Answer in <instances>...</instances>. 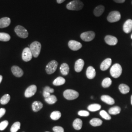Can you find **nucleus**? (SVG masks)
<instances>
[{"label": "nucleus", "mask_w": 132, "mask_h": 132, "mask_svg": "<svg viewBox=\"0 0 132 132\" xmlns=\"http://www.w3.org/2000/svg\"><path fill=\"white\" fill-rule=\"evenodd\" d=\"M83 3L80 0H73L67 5V9L71 10L78 11L83 7Z\"/></svg>", "instance_id": "f257e3e1"}, {"label": "nucleus", "mask_w": 132, "mask_h": 132, "mask_svg": "<svg viewBox=\"0 0 132 132\" xmlns=\"http://www.w3.org/2000/svg\"><path fill=\"white\" fill-rule=\"evenodd\" d=\"M122 72V69L121 65L119 64H115L112 66L110 69V73L111 76L114 78H117L121 76Z\"/></svg>", "instance_id": "f03ea898"}, {"label": "nucleus", "mask_w": 132, "mask_h": 132, "mask_svg": "<svg viewBox=\"0 0 132 132\" xmlns=\"http://www.w3.org/2000/svg\"><path fill=\"white\" fill-rule=\"evenodd\" d=\"M29 48L32 53L33 56L36 58L39 55L41 52V44L37 41H35L31 44Z\"/></svg>", "instance_id": "7ed1b4c3"}, {"label": "nucleus", "mask_w": 132, "mask_h": 132, "mask_svg": "<svg viewBox=\"0 0 132 132\" xmlns=\"http://www.w3.org/2000/svg\"><path fill=\"white\" fill-rule=\"evenodd\" d=\"M79 93L75 90H66L64 91L63 93V95L64 97L67 100H71L76 99L79 96Z\"/></svg>", "instance_id": "20e7f679"}, {"label": "nucleus", "mask_w": 132, "mask_h": 132, "mask_svg": "<svg viewBox=\"0 0 132 132\" xmlns=\"http://www.w3.org/2000/svg\"><path fill=\"white\" fill-rule=\"evenodd\" d=\"M15 32L21 38H26L28 37V31L26 28L21 26H17L15 27Z\"/></svg>", "instance_id": "39448f33"}, {"label": "nucleus", "mask_w": 132, "mask_h": 132, "mask_svg": "<svg viewBox=\"0 0 132 132\" xmlns=\"http://www.w3.org/2000/svg\"><path fill=\"white\" fill-rule=\"evenodd\" d=\"M121 18L120 13L118 11H113L111 12L107 17V20L110 23L118 22Z\"/></svg>", "instance_id": "423d86ee"}, {"label": "nucleus", "mask_w": 132, "mask_h": 132, "mask_svg": "<svg viewBox=\"0 0 132 132\" xmlns=\"http://www.w3.org/2000/svg\"><path fill=\"white\" fill-rule=\"evenodd\" d=\"M58 65V63L55 60H52L49 62L46 68V71L47 74L51 75L54 73L56 70Z\"/></svg>", "instance_id": "0eeeda50"}, {"label": "nucleus", "mask_w": 132, "mask_h": 132, "mask_svg": "<svg viewBox=\"0 0 132 132\" xmlns=\"http://www.w3.org/2000/svg\"><path fill=\"white\" fill-rule=\"evenodd\" d=\"M95 36V34L94 31H89L82 33L80 35V37L84 41L90 42L94 39Z\"/></svg>", "instance_id": "6e6552de"}, {"label": "nucleus", "mask_w": 132, "mask_h": 132, "mask_svg": "<svg viewBox=\"0 0 132 132\" xmlns=\"http://www.w3.org/2000/svg\"><path fill=\"white\" fill-rule=\"evenodd\" d=\"M32 56V53L29 47H26L24 48L22 52V59L24 61H29L31 60Z\"/></svg>", "instance_id": "1a4fd4ad"}, {"label": "nucleus", "mask_w": 132, "mask_h": 132, "mask_svg": "<svg viewBox=\"0 0 132 132\" xmlns=\"http://www.w3.org/2000/svg\"><path fill=\"white\" fill-rule=\"evenodd\" d=\"M37 91V87L35 85H32L30 86L26 90L24 93V96L29 98L33 96Z\"/></svg>", "instance_id": "9d476101"}, {"label": "nucleus", "mask_w": 132, "mask_h": 132, "mask_svg": "<svg viewBox=\"0 0 132 132\" xmlns=\"http://www.w3.org/2000/svg\"><path fill=\"white\" fill-rule=\"evenodd\" d=\"M68 46L70 49L74 51L79 50L82 47V44L80 42L75 40L70 41L68 43Z\"/></svg>", "instance_id": "9b49d317"}, {"label": "nucleus", "mask_w": 132, "mask_h": 132, "mask_svg": "<svg viewBox=\"0 0 132 132\" xmlns=\"http://www.w3.org/2000/svg\"><path fill=\"white\" fill-rule=\"evenodd\" d=\"M105 41L109 45L114 46L117 44L118 40L116 37L111 35H107L105 37Z\"/></svg>", "instance_id": "f8f14e48"}, {"label": "nucleus", "mask_w": 132, "mask_h": 132, "mask_svg": "<svg viewBox=\"0 0 132 132\" xmlns=\"http://www.w3.org/2000/svg\"><path fill=\"white\" fill-rule=\"evenodd\" d=\"M11 71L13 75L17 77H20L22 76L24 74L23 70L18 66H13L11 68Z\"/></svg>", "instance_id": "ddd939ff"}, {"label": "nucleus", "mask_w": 132, "mask_h": 132, "mask_svg": "<svg viewBox=\"0 0 132 132\" xmlns=\"http://www.w3.org/2000/svg\"><path fill=\"white\" fill-rule=\"evenodd\" d=\"M123 31L126 33H130L132 30V20L129 19L127 20L123 27Z\"/></svg>", "instance_id": "4468645a"}, {"label": "nucleus", "mask_w": 132, "mask_h": 132, "mask_svg": "<svg viewBox=\"0 0 132 132\" xmlns=\"http://www.w3.org/2000/svg\"><path fill=\"white\" fill-rule=\"evenodd\" d=\"M112 64V59L111 58H107L105 59L100 65V69L102 71H105L108 69Z\"/></svg>", "instance_id": "2eb2a0df"}, {"label": "nucleus", "mask_w": 132, "mask_h": 132, "mask_svg": "<svg viewBox=\"0 0 132 132\" xmlns=\"http://www.w3.org/2000/svg\"><path fill=\"white\" fill-rule=\"evenodd\" d=\"M84 66V60L82 59H79L76 62V63H75V71L77 72H81L83 70Z\"/></svg>", "instance_id": "dca6fc26"}, {"label": "nucleus", "mask_w": 132, "mask_h": 132, "mask_svg": "<svg viewBox=\"0 0 132 132\" xmlns=\"http://www.w3.org/2000/svg\"><path fill=\"white\" fill-rule=\"evenodd\" d=\"M96 75L95 70L94 67L92 66H90L88 68L86 71V76L88 79H92L94 78Z\"/></svg>", "instance_id": "f3484780"}, {"label": "nucleus", "mask_w": 132, "mask_h": 132, "mask_svg": "<svg viewBox=\"0 0 132 132\" xmlns=\"http://www.w3.org/2000/svg\"><path fill=\"white\" fill-rule=\"evenodd\" d=\"M11 23V20L9 17H4L0 19V28H5L9 27Z\"/></svg>", "instance_id": "a211bd4d"}, {"label": "nucleus", "mask_w": 132, "mask_h": 132, "mask_svg": "<svg viewBox=\"0 0 132 132\" xmlns=\"http://www.w3.org/2000/svg\"><path fill=\"white\" fill-rule=\"evenodd\" d=\"M105 7L102 5H99L94 9V14L96 17L100 16L104 12Z\"/></svg>", "instance_id": "6ab92c4d"}, {"label": "nucleus", "mask_w": 132, "mask_h": 132, "mask_svg": "<svg viewBox=\"0 0 132 132\" xmlns=\"http://www.w3.org/2000/svg\"><path fill=\"white\" fill-rule=\"evenodd\" d=\"M101 99L104 102L109 105H113L115 103L114 100L113 98L107 95H102L101 97Z\"/></svg>", "instance_id": "aec40b11"}, {"label": "nucleus", "mask_w": 132, "mask_h": 132, "mask_svg": "<svg viewBox=\"0 0 132 132\" xmlns=\"http://www.w3.org/2000/svg\"><path fill=\"white\" fill-rule=\"evenodd\" d=\"M60 70L63 75L67 76L68 75L70 71L69 66L67 63H63L60 67Z\"/></svg>", "instance_id": "412c9836"}, {"label": "nucleus", "mask_w": 132, "mask_h": 132, "mask_svg": "<svg viewBox=\"0 0 132 132\" xmlns=\"http://www.w3.org/2000/svg\"><path fill=\"white\" fill-rule=\"evenodd\" d=\"M43 107L42 102L40 101H34L32 105V108L34 112H38Z\"/></svg>", "instance_id": "4be33fe9"}, {"label": "nucleus", "mask_w": 132, "mask_h": 132, "mask_svg": "<svg viewBox=\"0 0 132 132\" xmlns=\"http://www.w3.org/2000/svg\"><path fill=\"white\" fill-rule=\"evenodd\" d=\"M82 121L79 118H76L73 122V127L76 130H80L82 127Z\"/></svg>", "instance_id": "5701e85b"}, {"label": "nucleus", "mask_w": 132, "mask_h": 132, "mask_svg": "<svg viewBox=\"0 0 132 132\" xmlns=\"http://www.w3.org/2000/svg\"><path fill=\"white\" fill-rule=\"evenodd\" d=\"M66 80L62 77H58L56 78L53 82V84L54 86H61L65 83Z\"/></svg>", "instance_id": "b1692460"}, {"label": "nucleus", "mask_w": 132, "mask_h": 132, "mask_svg": "<svg viewBox=\"0 0 132 132\" xmlns=\"http://www.w3.org/2000/svg\"><path fill=\"white\" fill-rule=\"evenodd\" d=\"M119 90L122 94H126L130 91V88L128 85L121 84L119 86Z\"/></svg>", "instance_id": "393cba45"}, {"label": "nucleus", "mask_w": 132, "mask_h": 132, "mask_svg": "<svg viewBox=\"0 0 132 132\" xmlns=\"http://www.w3.org/2000/svg\"><path fill=\"white\" fill-rule=\"evenodd\" d=\"M90 123L93 126L96 127L101 125L102 124V121L99 118H93L92 119L90 120Z\"/></svg>", "instance_id": "a878e982"}, {"label": "nucleus", "mask_w": 132, "mask_h": 132, "mask_svg": "<svg viewBox=\"0 0 132 132\" xmlns=\"http://www.w3.org/2000/svg\"><path fill=\"white\" fill-rule=\"evenodd\" d=\"M120 112L121 108L118 106H114L113 107L111 108L109 110V113L113 115L119 114L120 113Z\"/></svg>", "instance_id": "bb28decb"}, {"label": "nucleus", "mask_w": 132, "mask_h": 132, "mask_svg": "<svg viewBox=\"0 0 132 132\" xmlns=\"http://www.w3.org/2000/svg\"><path fill=\"white\" fill-rule=\"evenodd\" d=\"M45 101L49 104H53L56 103L57 99V97L54 95H51L50 96L45 99Z\"/></svg>", "instance_id": "cd10ccee"}, {"label": "nucleus", "mask_w": 132, "mask_h": 132, "mask_svg": "<svg viewBox=\"0 0 132 132\" xmlns=\"http://www.w3.org/2000/svg\"><path fill=\"white\" fill-rule=\"evenodd\" d=\"M101 108L100 105L98 104H93L89 105L88 107V110L91 112H95L98 111Z\"/></svg>", "instance_id": "c85d7f7f"}, {"label": "nucleus", "mask_w": 132, "mask_h": 132, "mask_svg": "<svg viewBox=\"0 0 132 132\" xmlns=\"http://www.w3.org/2000/svg\"><path fill=\"white\" fill-rule=\"evenodd\" d=\"M10 39V36L9 34L4 32L0 33V41L3 42H7Z\"/></svg>", "instance_id": "c756f323"}, {"label": "nucleus", "mask_w": 132, "mask_h": 132, "mask_svg": "<svg viewBox=\"0 0 132 132\" xmlns=\"http://www.w3.org/2000/svg\"><path fill=\"white\" fill-rule=\"evenodd\" d=\"M61 113L58 111L53 112L51 114V118L54 120H58L61 118Z\"/></svg>", "instance_id": "7c9ffc66"}, {"label": "nucleus", "mask_w": 132, "mask_h": 132, "mask_svg": "<svg viewBox=\"0 0 132 132\" xmlns=\"http://www.w3.org/2000/svg\"><path fill=\"white\" fill-rule=\"evenodd\" d=\"M10 99V96L9 94H6L2 97L0 100V103L3 105L7 104Z\"/></svg>", "instance_id": "2f4dec72"}, {"label": "nucleus", "mask_w": 132, "mask_h": 132, "mask_svg": "<svg viewBox=\"0 0 132 132\" xmlns=\"http://www.w3.org/2000/svg\"><path fill=\"white\" fill-rule=\"evenodd\" d=\"M112 83V80L110 78L107 77L104 79V80L102 81V86L103 88H108L111 85Z\"/></svg>", "instance_id": "473e14b6"}, {"label": "nucleus", "mask_w": 132, "mask_h": 132, "mask_svg": "<svg viewBox=\"0 0 132 132\" xmlns=\"http://www.w3.org/2000/svg\"><path fill=\"white\" fill-rule=\"evenodd\" d=\"M21 123L20 122H16L12 125L10 131L11 132H17L20 129Z\"/></svg>", "instance_id": "72a5a7b5"}, {"label": "nucleus", "mask_w": 132, "mask_h": 132, "mask_svg": "<svg viewBox=\"0 0 132 132\" xmlns=\"http://www.w3.org/2000/svg\"><path fill=\"white\" fill-rule=\"evenodd\" d=\"M100 115L102 118L106 119V120H110L111 119V117L110 115L107 113L105 111L102 110L100 112Z\"/></svg>", "instance_id": "f704fd0d"}, {"label": "nucleus", "mask_w": 132, "mask_h": 132, "mask_svg": "<svg viewBox=\"0 0 132 132\" xmlns=\"http://www.w3.org/2000/svg\"><path fill=\"white\" fill-rule=\"evenodd\" d=\"M9 125V121L7 120H5L0 123V130H4Z\"/></svg>", "instance_id": "c9c22d12"}, {"label": "nucleus", "mask_w": 132, "mask_h": 132, "mask_svg": "<svg viewBox=\"0 0 132 132\" xmlns=\"http://www.w3.org/2000/svg\"><path fill=\"white\" fill-rule=\"evenodd\" d=\"M78 114L79 116H81V117H88L90 115V113L89 112L86 111H80Z\"/></svg>", "instance_id": "e433bc0d"}, {"label": "nucleus", "mask_w": 132, "mask_h": 132, "mask_svg": "<svg viewBox=\"0 0 132 132\" xmlns=\"http://www.w3.org/2000/svg\"><path fill=\"white\" fill-rule=\"evenodd\" d=\"M53 131L54 132H64L63 128L61 126H55L53 128Z\"/></svg>", "instance_id": "4c0bfd02"}, {"label": "nucleus", "mask_w": 132, "mask_h": 132, "mask_svg": "<svg viewBox=\"0 0 132 132\" xmlns=\"http://www.w3.org/2000/svg\"><path fill=\"white\" fill-rule=\"evenodd\" d=\"M44 92H47V93H50V94H52V93H54V90L53 89L51 88L50 87L47 86V87H46L44 88Z\"/></svg>", "instance_id": "58836bf2"}, {"label": "nucleus", "mask_w": 132, "mask_h": 132, "mask_svg": "<svg viewBox=\"0 0 132 132\" xmlns=\"http://www.w3.org/2000/svg\"><path fill=\"white\" fill-rule=\"evenodd\" d=\"M6 110L4 108L0 109V118H1L2 117H3L5 115Z\"/></svg>", "instance_id": "ea45409f"}, {"label": "nucleus", "mask_w": 132, "mask_h": 132, "mask_svg": "<svg viewBox=\"0 0 132 132\" xmlns=\"http://www.w3.org/2000/svg\"><path fill=\"white\" fill-rule=\"evenodd\" d=\"M50 95H51V94L50 93L44 91V92H43V96H44V97L45 98H47V97H48L49 96H50Z\"/></svg>", "instance_id": "a19ab883"}, {"label": "nucleus", "mask_w": 132, "mask_h": 132, "mask_svg": "<svg viewBox=\"0 0 132 132\" xmlns=\"http://www.w3.org/2000/svg\"><path fill=\"white\" fill-rule=\"evenodd\" d=\"M113 1L117 3H123L125 0H113Z\"/></svg>", "instance_id": "79ce46f5"}, {"label": "nucleus", "mask_w": 132, "mask_h": 132, "mask_svg": "<svg viewBox=\"0 0 132 132\" xmlns=\"http://www.w3.org/2000/svg\"><path fill=\"white\" fill-rule=\"evenodd\" d=\"M65 0H57V3L58 4H62L63 3Z\"/></svg>", "instance_id": "37998d69"}, {"label": "nucleus", "mask_w": 132, "mask_h": 132, "mask_svg": "<svg viewBox=\"0 0 132 132\" xmlns=\"http://www.w3.org/2000/svg\"><path fill=\"white\" fill-rule=\"evenodd\" d=\"M2 79H3V76L0 75V84H1V82H2Z\"/></svg>", "instance_id": "c03bdc74"}, {"label": "nucleus", "mask_w": 132, "mask_h": 132, "mask_svg": "<svg viewBox=\"0 0 132 132\" xmlns=\"http://www.w3.org/2000/svg\"><path fill=\"white\" fill-rule=\"evenodd\" d=\"M131 104L132 105V95L131 96Z\"/></svg>", "instance_id": "a18cd8bd"}, {"label": "nucleus", "mask_w": 132, "mask_h": 132, "mask_svg": "<svg viewBox=\"0 0 132 132\" xmlns=\"http://www.w3.org/2000/svg\"><path fill=\"white\" fill-rule=\"evenodd\" d=\"M131 38H132V35H131Z\"/></svg>", "instance_id": "49530a36"}, {"label": "nucleus", "mask_w": 132, "mask_h": 132, "mask_svg": "<svg viewBox=\"0 0 132 132\" xmlns=\"http://www.w3.org/2000/svg\"></svg>", "instance_id": "de8ad7c7"}]
</instances>
